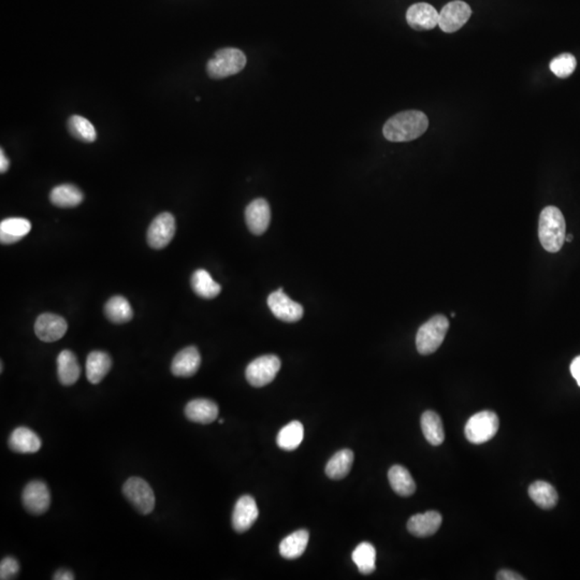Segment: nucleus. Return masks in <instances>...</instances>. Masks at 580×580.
Returning a JSON list of instances; mask_svg holds the SVG:
<instances>
[{"instance_id":"f257e3e1","label":"nucleus","mask_w":580,"mask_h":580,"mask_svg":"<svg viewBox=\"0 0 580 580\" xmlns=\"http://www.w3.org/2000/svg\"><path fill=\"white\" fill-rule=\"evenodd\" d=\"M429 120L423 112L417 110L400 112L386 122L384 137L391 142H408L425 134Z\"/></svg>"},{"instance_id":"f03ea898","label":"nucleus","mask_w":580,"mask_h":580,"mask_svg":"<svg viewBox=\"0 0 580 580\" xmlns=\"http://www.w3.org/2000/svg\"><path fill=\"white\" fill-rule=\"evenodd\" d=\"M539 237L542 246L549 253H558L566 237V225L562 212L556 206H547L539 215Z\"/></svg>"},{"instance_id":"7ed1b4c3","label":"nucleus","mask_w":580,"mask_h":580,"mask_svg":"<svg viewBox=\"0 0 580 580\" xmlns=\"http://www.w3.org/2000/svg\"><path fill=\"white\" fill-rule=\"evenodd\" d=\"M246 62V54L239 48H221L209 60L206 70L212 79H223L241 73Z\"/></svg>"},{"instance_id":"20e7f679","label":"nucleus","mask_w":580,"mask_h":580,"mask_svg":"<svg viewBox=\"0 0 580 580\" xmlns=\"http://www.w3.org/2000/svg\"><path fill=\"white\" fill-rule=\"evenodd\" d=\"M449 322L444 315H436L419 328L416 335L417 351L421 355H430L438 351L444 342Z\"/></svg>"},{"instance_id":"39448f33","label":"nucleus","mask_w":580,"mask_h":580,"mask_svg":"<svg viewBox=\"0 0 580 580\" xmlns=\"http://www.w3.org/2000/svg\"><path fill=\"white\" fill-rule=\"evenodd\" d=\"M499 417L491 411L476 413L468 421L464 434L472 444H484L495 438L499 430Z\"/></svg>"},{"instance_id":"423d86ee","label":"nucleus","mask_w":580,"mask_h":580,"mask_svg":"<svg viewBox=\"0 0 580 580\" xmlns=\"http://www.w3.org/2000/svg\"><path fill=\"white\" fill-rule=\"evenodd\" d=\"M282 362L275 355H265L253 360L246 371V379L253 387H263L274 381Z\"/></svg>"},{"instance_id":"0eeeda50","label":"nucleus","mask_w":580,"mask_h":580,"mask_svg":"<svg viewBox=\"0 0 580 580\" xmlns=\"http://www.w3.org/2000/svg\"><path fill=\"white\" fill-rule=\"evenodd\" d=\"M123 493L140 514L149 515L155 507L153 489L144 480L132 478L124 484Z\"/></svg>"},{"instance_id":"6e6552de","label":"nucleus","mask_w":580,"mask_h":580,"mask_svg":"<svg viewBox=\"0 0 580 580\" xmlns=\"http://www.w3.org/2000/svg\"><path fill=\"white\" fill-rule=\"evenodd\" d=\"M176 218L171 213L158 215L152 221L147 231V242L151 248L162 250L166 248L176 235Z\"/></svg>"},{"instance_id":"1a4fd4ad","label":"nucleus","mask_w":580,"mask_h":580,"mask_svg":"<svg viewBox=\"0 0 580 580\" xmlns=\"http://www.w3.org/2000/svg\"><path fill=\"white\" fill-rule=\"evenodd\" d=\"M472 16V9L464 1L455 0L447 4L438 16V26L445 33H455L467 24Z\"/></svg>"},{"instance_id":"9d476101","label":"nucleus","mask_w":580,"mask_h":580,"mask_svg":"<svg viewBox=\"0 0 580 580\" xmlns=\"http://www.w3.org/2000/svg\"><path fill=\"white\" fill-rule=\"evenodd\" d=\"M268 305L278 320L285 322H296L302 318L303 307L284 294L283 289L272 292L268 298Z\"/></svg>"},{"instance_id":"9b49d317","label":"nucleus","mask_w":580,"mask_h":580,"mask_svg":"<svg viewBox=\"0 0 580 580\" xmlns=\"http://www.w3.org/2000/svg\"><path fill=\"white\" fill-rule=\"evenodd\" d=\"M22 501L27 512L42 515L48 510L51 495L48 486L41 480H33L27 484L23 491Z\"/></svg>"},{"instance_id":"f8f14e48","label":"nucleus","mask_w":580,"mask_h":580,"mask_svg":"<svg viewBox=\"0 0 580 580\" xmlns=\"http://www.w3.org/2000/svg\"><path fill=\"white\" fill-rule=\"evenodd\" d=\"M68 325L65 318L56 314L46 313L40 315L35 322V332L42 342H56L66 334Z\"/></svg>"},{"instance_id":"ddd939ff","label":"nucleus","mask_w":580,"mask_h":580,"mask_svg":"<svg viewBox=\"0 0 580 580\" xmlns=\"http://www.w3.org/2000/svg\"><path fill=\"white\" fill-rule=\"evenodd\" d=\"M256 501L251 495H243L238 500L232 512V527L238 533H244L252 528L258 518Z\"/></svg>"},{"instance_id":"4468645a","label":"nucleus","mask_w":580,"mask_h":580,"mask_svg":"<svg viewBox=\"0 0 580 580\" xmlns=\"http://www.w3.org/2000/svg\"><path fill=\"white\" fill-rule=\"evenodd\" d=\"M246 221L252 233L256 236L265 233L271 221V210L267 200L258 198L251 202L246 210Z\"/></svg>"},{"instance_id":"2eb2a0df","label":"nucleus","mask_w":580,"mask_h":580,"mask_svg":"<svg viewBox=\"0 0 580 580\" xmlns=\"http://www.w3.org/2000/svg\"><path fill=\"white\" fill-rule=\"evenodd\" d=\"M440 14L429 4L419 3L411 6L406 12L408 24L415 31H430L438 25Z\"/></svg>"},{"instance_id":"dca6fc26","label":"nucleus","mask_w":580,"mask_h":580,"mask_svg":"<svg viewBox=\"0 0 580 580\" xmlns=\"http://www.w3.org/2000/svg\"><path fill=\"white\" fill-rule=\"evenodd\" d=\"M201 364V356L195 346L184 348L173 358L171 372L179 377H191L197 373Z\"/></svg>"},{"instance_id":"f3484780","label":"nucleus","mask_w":580,"mask_h":580,"mask_svg":"<svg viewBox=\"0 0 580 580\" xmlns=\"http://www.w3.org/2000/svg\"><path fill=\"white\" fill-rule=\"evenodd\" d=\"M442 516L436 510H430L425 514H417L411 517L408 522V530L417 537H431L438 532L442 524Z\"/></svg>"},{"instance_id":"a211bd4d","label":"nucleus","mask_w":580,"mask_h":580,"mask_svg":"<svg viewBox=\"0 0 580 580\" xmlns=\"http://www.w3.org/2000/svg\"><path fill=\"white\" fill-rule=\"evenodd\" d=\"M218 406L208 399H196L191 401L185 408V415L193 423L208 425L218 417Z\"/></svg>"},{"instance_id":"6ab92c4d","label":"nucleus","mask_w":580,"mask_h":580,"mask_svg":"<svg viewBox=\"0 0 580 580\" xmlns=\"http://www.w3.org/2000/svg\"><path fill=\"white\" fill-rule=\"evenodd\" d=\"M9 447L18 453H35L41 448V438L26 427H19L12 432Z\"/></svg>"},{"instance_id":"aec40b11","label":"nucleus","mask_w":580,"mask_h":580,"mask_svg":"<svg viewBox=\"0 0 580 580\" xmlns=\"http://www.w3.org/2000/svg\"><path fill=\"white\" fill-rule=\"evenodd\" d=\"M31 223L22 217H11L0 223V241L3 244H14L21 241L31 232Z\"/></svg>"},{"instance_id":"412c9836","label":"nucleus","mask_w":580,"mask_h":580,"mask_svg":"<svg viewBox=\"0 0 580 580\" xmlns=\"http://www.w3.org/2000/svg\"><path fill=\"white\" fill-rule=\"evenodd\" d=\"M57 375L64 386H71L77 383L81 375V368L75 354L70 351H63L57 357Z\"/></svg>"},{"instance_id":"4be33fe9","label":"nucleus","mask_w":580,"mask_h":580,"mask_svg":"<svg viewBox=\"0 0 580 580\" xmlns=\"http://www.w3.org/2000/svg\"><path fill=\"white\" fill-rule=\"evenodd\" d=\"M112 367L111 357L105 352H92L86 360V376L90 383H100Z\"/></svg>"},{"instance_id":"5701e85b","label":"nucleus","mask_w":580,"mask_h":580,"mask_svg":"<svg viewBox=\"0 0 580 580\" xmlns=\"http://www.w3.org/2000/svg\"><path fill=\"white\" fill-rule=\"evenodd\" d=\"M309 537L307 530L296 531L285 537L280 544V556L289 560L300 558L307 549Z\"/></svg>"},{"instance_id":"b1692460","label":"nucleus","mask_w":580,"mask_h":580,"mask_svg":"<svg viewBox=\"0 0 580 580\" xmlns=\"http://www.w3.org/2000/svg\"><path fill=\"white\" fill-rule=\"evenodd\" d=\"M388 480L394 492L401 497H410L416 490V484L410 472L402 465H394L388 472Z\"/></svg>"},{"instance_id":"393cba45","label":"nucleus","mask_w":580,"mask_h":580,"mask_svg":"<svg viewBox=\"0 0 580 580\" xmlns=\"http://www.w3.org/2000/svg\"><path fill=\"white\" fill-rule=\"evenodd\" d=\"M353 462L354 453L351 449H342L337 451L327 463V476L331 480H342L351 471Z\"/></svg>"},{"instance_id":"a878e982","label":"nucleus","mask_w":580,"mask_h":580,"mask_svg":"<svg viewBox=\"0 0 580 580\" xmlns=\"http://www.w3.org/2000/svg\"><path fill=\"white\" fill-rule=\"evenodd\" d=\"M83 193L75 185L63 184L54 187L50 194V200L60 208H73L83 201Z\"/></svg>"},{"instance_id":"bb28decb","label":"nucleus","mask_w":580,"mask_h":580,"mask_svg":"<svg viewBox=\"0 0 580 580\" xmlns=\"http://www.w3.org/2000/svg\"><path fill=\"white\" fill-rule=\"evenodd\" d=\"M529 495L535 504L544 510H550L558 503V492L549 483L537 480L529 487Z\"/></svg>"},{"instance_id":"cd10ccee","label":"nucleus","mask_w":580,"mask_h":580,"mask_svg":"<svg viewBox=\"0 0 580 580\" xmlns=\"http://www.w3.org/2000/svg\"><path fill=\"white\" fill-rule=\"evenodd\" d=\"M191 287L194 292L204 299H213L221 294V287L213 280L208 271L197 270L191 276Z\"/></svg>"},{"instance_id":"c85d7f7f","label":"nucleus","mask_w":580,"mask_h":580,"mask_svg":"<svg viewBox=\"0 0 580 580\" xmlns=\"http://www.w3.org/2000/svg\"><path fill=\"white\" fill-rule=\"evenodd\" d=\"M421 423L423 436L430 444L438 446L444 442L445 433L442 419L436 412L427 411L423 413Z\"/></svg>"},{"instance_id":"c756f323","label":"nucleus","mask_w":580,"mask_h":580,"mask_svg":"<svg viewBox=\"0 0 580 580\" xmlns=\"http://www.w3.org/2000/svg\"><path fill=\"white\" fill-rule=\"evenodd\" d=\"M305 436V428L300 421H292L278 432L276 443L284 450H295L300 446Z\"/></svg>"},{"instance_id":"7c9ffc66","label":"nucleus","mask_w":580,"mask_h":580,"mask_svg":"<svg viewBox=\"0 0 580 580\" xmlns=\"http://www.w3.org/2000/svg\"><path fill=\"white\" fill-rule=\"evenodd\" d=\"M105 312L107 320L114 324H125L132 320L134 316L132 305L127 299L122 296L112 297L105 303Z\"/></svg>"},{"instance_id":"2f4dec72","label":"nucleus","mask_w":580,"mask_h":580,"mask_svg":"<svg viewBox=\"0 0 580 580\" xmlns=\"http://www.w3.org/2000/svg\"><path fill=\"white\" fill-rule=\"evenodd\" d=\"M354 562L357 565L360 573L364 575H369L375 571V561H376V550L372 544L364 542L354 550Z\"/></svg>"},{"instance_id":"473e14b6","label":"nucleus","mask_w":580,"mask_h":580,"mask_svg":"<svg viewBox=\"0 0 580 580\" xmlns=\"http://www.w3.org/2000/svg\"><path fill=\"white\" fill-rule=\"evenodd\" d=\"M68 127L71 135L84 142H94L97 138L96 130L88 120L83 116H71L68 121Z\"/></svg>"},{"instance_id":"72a5a7b5","label":"nucleus","mask_w":580,"mask_h":580,"mask_svg":"<svg viewBox=\"0 0 580 580\" xmlns=\"http://www.w3.org/2000/svg\"><path fill=\"white\" fill-rule=\"evenodd\" d=\"M577 62L575 56L569 53L559 55L550 62V70L561 79L569 78L575 71Z\"/></svg>"},{"instance_id":"f704fd0d","label":"nucleus","mask_w":580,"mask_h":580,"mask_svg":"<svg viewBox=\"0 0 580 580\" xmlns=\"http://www.w3.org/2000/svg\"><path fill=\"white\" fill-rule=\"evenodd\" d=\"M20 571V564L12 557L4 559L0 563V579H14Z\"/></svg>"},{"instance_id":"c9c22d12","label":"nucleus","mask_w":580,"mask_h":580,"mask_svg":"<svg viewBox=\"0 0 580 580\" xmlns=\"http://www.w3.org/2000/svg\"><path fill=\"white\" fill-rule=\"evenodd\" d=\"M497 579L499 580H524L526 578L515 573V571H510V569H502L497 573Z\"/></svg>"},{"instance_id":"e433bc0d","label":"nucleus","mask_w":580,"mask_h":580,"mask_svg":"<svg viewBox=\"0 0 580 580\" xmlns=\"http://www.w3.org/2000/svg\"><path fill=\"white\" fill-rule=\"evenodd\" d=\"M571 373L580 387V356L576 357L571 364Z\"/></svg>"},{"instance_id":"4c0bfd02","label":"nucleus","mask_w":580,"mask_h":580,"mask_svg":"<svg viewBox=\"0 0 580 580\" xmlns=\"http://www.w3.org/2000/svg\"><path fill=\"white\" fill-rule=\"evenodd\" d=\"M53 579L73 580L75 579V575H73V574L71 573L70 571H67V569H60V571H56V573H55Z\"/></svg>"},{"instance_id":"58836bf2","label":"nucleus","mask_w":580,"mask_h":580,"mask_svg":"<svg viewBox=\"0 0 580 580\" xmlns=\"http://www.w3.org/2000/svg\"><path fill=\"white\" fill-rule=\"evenodd\" d=\"M9 159H8L7 156L5 155V152H4V149H1V151H0V172H7L8 169H9Z\"/></svg>"},{"instance_id":"ea45409f","label":"nucleus","mask_w":580,"mask_h":580,"mask_svg":"<svg viewBox=\"0 0 580 580\" xmlns=\"http://www.w3.org/2000/svg\"><path fill=\"white\" fill-rule=\"evenodd\" d=\"M565 241H566V242H571V241H573V236H571V235H567V236H566V237H565Z\"/></svg>"},{"instance_id":"a19ab883","label":"nucleus","mask_w":580,"mask_h":580,"mask_svg":"<svg viewBox=\"0 0 580 580\" xmlns=\"http://www.w3.org/2000/svg\"><path fill=\"white\" fill-rule=\"evenodd\" d=\"M223 421H223V419H221V421H219V423H221V425H223Z\"/></svg>"}]
</instances>
